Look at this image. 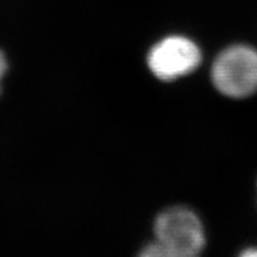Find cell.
Returning a JSON list of instances; mask_svg holds the SVG:
<instances>
[{
  "label": "cell",
  "instance_id": "cell-2",
  "mask_svg": "<svg viewBox=\"0 0 257 257\" xmlns=\"http://www.w3.org/2000/svg\"><path fill=\"white\" fill-rule=\"evenodd\" d=\"M214 86L223 94L244 98L257 91V51L233 46L221 51L212 68Z\"/></svg>",
  "mask_w": 257,
  "mask_h": 257
},
{
  "label": "cell",
  "instance_id": "cell-4",
  "mask_svg": "<svg viewBox=\"0 0 257 257\" xmlns=\"http://www.w3.org/2000/svg\"><path fill=\"white\" fill-rule=\"evenodd\" d=\"M6 68H8V64H6V60L5 56L3 55V53L0 51V80H2L3 76L6 72Z\"/></svg>",
  "mask_w": 257,
  "mask_h": 257
},
{
  "label": "cell",
  "instance_id": "cell-3",
  "mask_svg": "<svg viewBox=\"0 0 257 257\" xmlns=\"http://www.w3.org/2000/svg\"><path fill=\"white\" fill-rule=\"evenodd\" d=\"M147 61L156 78L172 81L197 68L201 62V53L197 44L188 38L169 36L150 49Z\"/></svg>",
  "mask_w": 257,
  "mask_h": 257
},
{
  "label": "cell",
  "instance_id": "cell-1",
  "mask_svg": "<svg viewBox=\"0 0 257 257\" xmlns=\"http://www.w3.org/2000/svg\"><path fill=\"white\" fill-rule=\"evenodd\" d=\"M156 242L165 257H193L202 251L205 233L201 221L186 207L163 211L155 221Z\"/></svg>",
  "mask_w": 257,
  "mask_h": 257
},
{
  "label": "cell",
  "instance_id": "cell-5",
  "mask_svg": "<svg viewBox=\"0 0 257 257\" xmlns=\"http://www.w3.org/2000/svg\"><path fill=\"white\" fill-rule=\"evenodd\" d=\"M242 256L244 257H252V256H256L257 257V249H249V250H245L242 253Z\"/></svg>",
  "mask_w": 257,
  "mask_h": 257
}]
</instances>
